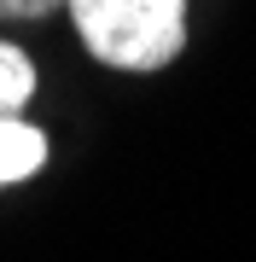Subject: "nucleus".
Wrapping results in <instances>:
<instances>
[{
    "mask_svg": "<svg viewBox=\"0 0 256 262\" xmlns=\"http://www.w3.org/2000/svg\"><path fill=\"white\" fill-rule=\"evenodd\" d=\"M58 12L105 76H163L192 41V0H64Z\"/></svg>",
    "mask_w": 256,
    "mask_h": 262,
    "instance_id": "nucleus-1",
    "label": "nucleus"
},
{
    "mask_svg": "<svg viewBox=\"0 0 256 262\" xmlns=\"http://www.w3.org/2000/svg\"><path fill=\"white\" fill-rule=\"evenodd\" d=\"M41 58L0 29V198L53 169V128L35 117Z\"/></svg>",
    "mask_w": 256,
    "mask_h": 262,
    "instance_id": "nucleus-2",
    "label": "nucleus"
},
{
    "mask_svg": "<svg viewBox=\"0 0 256 262\" xmlns=\"http://www.w3.org/2000/svg\"><path fill=\"white\" fill-rule=\"evenodd\" d=\"M58 6H64V0H0V24H41Z\"/></svg>",
    "mask_w": 256,
    "mask_h": 262,
    "instance_id": "nucleus-3",
    "label": "nucleus"
}]
</instances>
